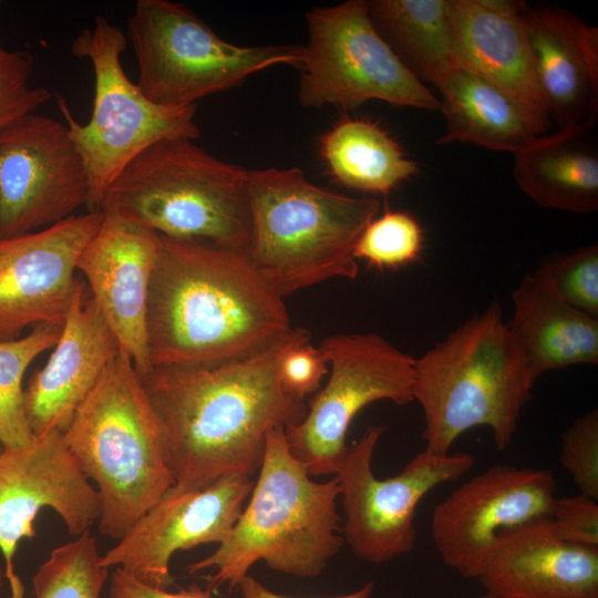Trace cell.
<instances>
[{"label": "cell", "instance_id": "52a82bcc", "mask_svg": "<svg viewBox=\"0 0 598 598\" xmlns=\"http://www.w3.org/2000/svg\"><path fill=\"white\" fill-rule=\"evenodd\" d=\"M110 209L162 236L249 258V171L213 156L194 140H163L142 152L106 190L100 210Z\"/></svg>", "mask_w": 598, "mask_h": 598}, {"label": "cell", "instance_id": "7a4b0ae2", "mask_svg": "<svg viewBox=\"0 0 598 598\" xmlns=\"http://www.w3.org/2000/svg\"><path fill=\"white\" fill-rule=\"evenodd\" d=\"M159 236L146 309L151 368L244 359L292 330L285 299L248 257Z\"/></svg>", "mask_w": 598, "mask_h": 598}, {"label": "cell", "instance_id": "9a60e30c", "mask_svg": "<svg viewBox=\"0 0 598 598\" xmlns=\"http://www.w3.org/2000/svg\"><path fill=\"white\" fill-rule=\"evenodd\" d=\"M44 507L52 508L74 537L90 530L101 514L97 491L56 430L33 435L21 447L0 450V553L11 598L24 596L14 570L18 545L35 536L34 520Z\"/></svg>", "mask_w": 598, "mask_h": 598}, {"label": "cell", "instance_id": "5b68a950", "mask_svg": "<svg viewBox=\"0 0 598 598\" xmlns=\"http://www.w3.org/2000/svg\"><path fill=\"white\" fill-rule=\"evenodd\" d=\"M63 436L95 485L99 529L107 537L121 539L175 485L162 424L132 359L121 349Z\"/></svg>", "mask_w": 598, "mask_h": 598}, {"label": "cell", "instance_id": "ba28073f", "mask_svg": "<svg viewBox=\"0 0 598 598\" xmlns=\"http://www.w3.org/2000/svg\"><path fill=\"white\" fill-rule=\"evenodd\" d=\"M125 32L102 16L71 43L75 58L90 61L94 100L90 120L73 116L64 96L55 93L70 136L81 155L90 183L86 212L100 210L102 199L126 166L151 145L168 138L196 141V105L164 106L152 102L126 75L122 54Z\"/></svg>", "mask_w": 598, "mask_h": 598}, {"label": "cell", "instance_id": "f546056e", "mask_svg": "<svg viewBox=\"0 0 598 598\" xmlns=\"http://www.w3.org/2000/svg\"><path fill=\"white\" fill-rule=\"evenodd\" d=\"M424 230L409 212L385 209L373 218L354 246V258L377 269H395L419 260Z\"/></svg>", "mask_w": 598, "mask_h": 598}, {"label": "cell", "instance_id": "7c38bea8", "mask_svg": "<svg viewBox=\"0 0 598 598\" xmlns=\"http://www.w3.org/2000/svg\"><path fill=\"white\" fill-rule=\"evenodd\" d=\"M384 432L369 425L348 447L334 477L346 514L343 540L360 559L380 564L410 553L416 540V508L436 486L456 481L474 465L468 453H417L402 471L380 478L372 470Z\"/></svg>", "mask_w": 598, "mask_h": 598}, {"label": "cell", "instance_id": "83f0119b", "mask_svg": "<svg viewBox=\"0 0 598 598\" xmlns=\"http://www.w3.org/2000/svg\"><path fill=\"white\" fill-rule=\"evenodd\" d=\"M63 324L42 323L18 339L0 342V444L25 445L33 437L24 410L22 379L33 360L53 348Z\"/></svg>", "mask_w": 598, "mask_h": 598}, {"label": "cell", "instance_id": "d4e9b609", "mask_svg": "<svg viewBox=\"0 0 598 598\" xmlns=\"http://www.w3.org/2000/svg\"><path fill=\"white\" fill-rule=\"evenodd\" d=\"M588 131H557L514 155L515 181L534 203L579 214L598 209V154L585 141Z\"/></svg>", "mask_w": 598, "mask_h": 598}, {"label": "cell", "instance_id": "30bf717a", "mask_svg": "<svg viewBox=\"0 0 598 598\" xmlns=\"http://www.w3.org/2000/svg\"><path fill=\"white\" fill-rule=\"evenodd\" d=\"M306 23L309 40L298 66L302 106L354 110L379 100L440 111V99L405 68L374 28L368 1L312 8Z\"/></svg>", "mask_w": 598, "mask_h": 598}, {"label": "cell", "instance_id": "e0dca14e", "mask_svg": "<svg viewBox=\"0 0 598 598\" xmlns=\"http://www.w3.org/2000/svg\"><path fill=\"white\" fill-rule=\"evenodd\" d=\"M103 212L74 215L50 227L0 237V342L42 323L63 324L83 282L79 257Z\"/></svg>", "mask_w": 598, "mask_h": 598}, {"label": "cell", "instance_id": "5bb4252c", "mask_svg": "<svg viewBox=\"0 0 598 598\" xmlns=\"http://www.w3.org/2000/svg\"><path fill=\"white\" fill-rule=\"evenodd\" d=\"M555 493L550 470L493 465L435 506L431 522L435 549L462 577L478 578L498 536L549 518Z\"/></svg>", "mask_w": 598, "mask_h": 598}, {"label": "cell", "instance_id": "f35d334b", "mask_svg": "<svg viewBox=\"0 0 598 598\" xmlns=\"http://www.w3.org/2000/svg\"><path fill=\"white\" fill-rule=\"evenodd\" d=\"M2 577H3V573H2V569L0 568V585H1Z\"/></svg>", "mask_w": 598, "mask_h": 598}, {"label": "cell", "instance_id": "d6a6232c", "mask_svg": "<svg viewBox=\"0 0 598 598\" xmlns=\"http://www.w3.org/2000/svg\"><path fill=\"white\" fill-rule=\"evenodd\" d=\"M560 463L581 495L598 499V411L576 417L564 432Z\"/></svg>", "mask_w": 598, "mask_h": 598}, {"label": "cell", "instance_id": "cb8c5ba5", "mask_svg": "<svg viewBox=\"0 0 598 598\" xmlns=\"http://www.w3.org/2000/svg\"><path fill=\"white\" fill-rule=\"evenodd\" d=\"M509 331L538 379L547 371L598 362V318L568 303L527 274L512 293Z\"/></svg>", "mask_w": 598, "mask_h": 598}, {"label": "cell", "instance_id": "484cf974", "mask_svg": "<svg viewBox=\"0 0 598 598\" xmlns=\"http://www.w3.org/2000/svg\"><path fill=\"white\" fill-rule=\"evenodd\" d=\"M368 12L382 39L422 83L437 89L460 68L450 0H372Z\"/></svg>", "mask_w": 598, "mask_h": 598}, {"label": "cell", "instance_id": "3957f363", "mask_svg": "<svg viewBox=\"0 0 598 598\" xmlns=\"http://www.w3.org/2000/svg\"><path fill=\"white\" fill-rule=\"evenodd\" d=\"M287 445L285 427L271 429L249 501L226 539L189 574L213 568L207 588L238 587L257 561L297 577H317L339 553L336 477L316 482Z\"/></svg>", "mask_w": 598, "mask_h": 598}, {"label": "cell", "instance_id": "8d00e7d4", "mask_svg": "<svg viewBox=\"0 0 598 598\" xmlns=\"http://www.w3.org/2000/svg\"><path fill=\"white\" fill-rule=\"evenodd\" d=\"M238 588L243 595V598H292L278 595L268 588H266L261 582H259L254 577L247 575L238 584ZM374 582L369 581L360 589L341 596L336 597H323V598H370L373 592Z\"/></svg>", "mask_w": 598, "mask_h": 598}, {"label": "cell", "instance_id": "9c48e42d", "mask_svg": "<svg viewBox=\"0 0 598 598\" xmlns=\"http://www.w3.org/2000/svg\"><path fill=\"white\" fill-rule=\"evenodd\" d=\"M143 94L164 106L196 105L278 64L298 68L302 45L240 47L219 38L185 6L138 0L125 32Z\"/></svg>", "mask_w": 598, "mask_h": 598}, {"label": "cell", "instance_id": "1f68e13d", "mask_svg": "<svg viewBox=\"0 0 598 598\" xmlns=\"http://www.w3.org/2000/svg\"><path fill=\"white\" fill-rule=\"evenodd\" d=\"M33 56L23 50H9L0 43V130L51 100L42 86L31 87Z\"/></svg>", "mask_w": 598, "mask_h": 598}, {"label": "cell", "instance_id": "d590c367", "mask_svg": "<svg viewBox=\"0 0 598 598\" xmlns=\"http://www.w3.org/2000/svg\"><path fill=\"white\" fill-rule=\"evenodd\" d=\"M209 588L193 584L178 591H167L145 584L121 568H114L106 598H214Z\"/></svg>", "mask_w": 598, "mask_h": 598}, {"label": "cell", "instance_id": "603a6c76", "mask_svg": "<svg viewBox=\"0 0 598 598\" xmlns=\"http://www.w3.org/2000/svg\"><path fill=\"white\" fill-rule=\"evenodd\" d=\"M445 133L439 144L467 143L513 155L538 144L551 125L480 75L457 68L436 89Z\"/></svg>", "mask_w": 598, "mask_h": 598}, {"label": "cell", "instance_id": "4316f807", "mask_svg": "<svg viewBox=\"0 0 598 598\" xmlns=\"http://www.w3.org/2000/svg\"><path fill=\"white\" fill-rule=\"evenodd\" d=\"M329 175L348 188L388 195L414 176L417 163L378 122L342 118L319 140Z\"/></svg>", "mask_w": 598, "mask_h": 598}, {"label": "cell", "instance_id": "8992f818", "mask_svg": "<svg viewBox=\"0 0 598 598\" xmlns=\"http://www.w3.org/2000/svg\"><path fill=\"white\" fill-rule=\"evenodd\" d=\"M249 259L280 297L333 278H357L354 246L379 215L378 199L317 186L297 167L249 171Z\"/></svg>", "mask_w": 598, "mask_h": 598}, {"label": "cell", "instance_id": "4fadbf2b", "mask_svg": "<svg viewBox=\"0 0 598 598\" xmlns=\"http://www.w3.org/2000/svg\"><path fill=\"white\" fill-rule=\"evenodd\" d=\"M90 183L65 123L31 113L0 130V237L37 231L87 207Z\"/></svg>", "mask_w": 598, "mask_h": 598}, {"label": "cell", "instance_id": "8fae6325", "mask_svg": "<svg viewBox=\"0 0 598 598\" xmlns=\"http://www.w3.org/2000/svg\"><path fill=\"white\" fill-rule=\"evenodd\" d=\"M329 378L300 422L285 429L291 454L310 476L334 475L355 415L377 401L413 402L415 359L374 332L337 333L319 344Z\"/></svg>", "mask_w": 598, "mask_h": 598}, {"label": "cell", "instance_id": "ac0fdd59", "mask_svg": "<svg viewBox=\"0 0 598 598\" xmlns=\"http://www.w3.org/2000/svg\"><path fill=\"white\" fill-rule=\"evenodd\" d=\"M101 212V225L82 250L76 271L85 277L120 349L143 375L151 369L146 309L161 236L121 212Z\"/></svg>", "mask_w": 598, "mask_h": 598}, {"label": "cell", "instance_id": "e575fe53", "mask_svg": "<svg viewBox=\"0 0 598 598\" xmlns=\"http://www.w3.org/2000/svg\"><path fill=\"white\" fill-rule=\"evenodd\" d=\"M554 532L564 540L598 547V503L581 494L555 499L549 517Z\"/></svg>", "mask_w": 598, "mask_h": 598}, {"label": "cell", "instance_id": "ab89813d", "mask_svg": "<svg viewBox=\"0 0 598 598\" xmlns=\"http://www.w3.org/2000/svg\"><path fill=\"white\" fill-rule=\"evenodd\" d=\"M1 450V448H0Z\"/></svg>", "mask_w": 598, "mask_h": 598}, {"label": "cell", "instance_id": "7402d4cb", "mask_svg": "<svg viewBox=\"0 0 598 598\" xmlns=\"http://www.w3.org/2000/svg\"><path fill=\"white\" fill-rule=\"evenodd\" d=\"M525 8L516 0H450L460 68L551 121L536 76Z\"/></svg>", "mask_w": 598, "mask_h": 598}, {"label": "cell", "instance_id": "f1b7e54d", "mask_svg": "<svg viewBox=\"0 0 598 598\" xmlns=\"http://www.w3.org/2000/svg\"><path fill=\"white\" fill-rule=\"evenodd\" d=\"M90 530L51 550L32 578L35 598H100L109 577Z\"/></svg>", "mask_w": 598, "mask_h": 598}, {"label": "cell", "instance_id": "44dd1931", "mask_svg": "<svg viewBox=\"0 0 598 598\" xmlns=\"http://www.w3.org/2000/svg\"><path fill=\"white\" fill-rule=\"evenodd\" d=\"M477 579L503 598H598V547L566 542L540 519L501 534Z\"/></svg>", "mask_w": 598, "mask_h": 598}, {"label": "cell", "instance_id": "d6986e66", "mask_svg": "<svg viewBox=\"0 0 598 598\" xmlns=\"http://www.w3.org/2000/svg\"><path fill=\"white\" fill-rule=\"evenodd\" d=\"M43 368L24 389V410L33 435L63 432L75 410L120 351L118 342L84 285L66 315Z\"/></svg>", "mask_w": 598, "mask_h": 598}, {"label": "cell", "instance_id": "ffe728a7", "mask_svg": "<svg viewBox=\"0 0 598 598\" xmlns=\"http://www.w3.org/2000/svg\"><path fill=\"white\" fill-rule=\"evenodd\" d=\"M539 89L558 131L594 128L598 113V30L556 6L526 4Z\"/></svg>", "mask_w": 598, "mask_h": 598}, {"label": "cell", "instance_id": "6da1fadb", "mask_svg": "<svg viewBox=\"0 0 598 598\" xmlns=\"http://www.w3.org/2000/svg\"><path fill=\"white\" fill-rule=\"evenodd\" d=\"M308 333L292 328L269 348L244 359L152 367L141 375L163 427L176 487L202 488L230 473L252 476L260 467L267 433L302 420L307 404L285 390L279 363Z\"/></svg>", "mask_w": 598, "mask_h": 598}, {"label": "cell", "instance_id": "277c9868", "mask_svg": "<svg viewBox=\"0 0 598 598\" xmlns=\"http://www.w3.org/2000/svg\"><path fill=\"white\" fill-rule=\"evenodd\" d=\"M413 401L424 416L425 448L447 454L466 431L487 426L499 451L517 431L537 378L498 301L415 359Z\"/></svg>", "mask_w": 598, "mask_h": 598}, {"label": "cell", "instance_id": "2e32d148", "mask_svg": "<svg viewBox=\"0 0 598 598\" xmlns=\"http://www.w3.org/2000/svg\"><path fill=\"white\" fill-rule=\"evenodd\" d=\"M251 476L226 474L202 488L172 486L101 556V565L121 568L151 586L174 584L169 563L179 550L223 543L252 489Z\"/></svg>", "mask_w": 598, "mask_h": 598}, {"label": "cell", "instance_id": "4dcf8cb0", "mask_svg": "<svg viewBox=\"0 0 598 598\" xmlns=\"http://www.w3.org/2000/svg\"><path fill=\"white\" fill-rule=\"evenodd\" d=\"M575 308L598 318V246L547 257L533 271Z\"/></svg>", "mask_w": 598, "mask_h": 598}, {"label": "cell", "instance_id": "836d02e7", "mask_svg": "<svg viewBox=\"0 0 598 598\" xmlns=\"http://www.w3.org/2000/svg\"><path fill=\"white\" fill-rule=\"evenodd\" d=\"M329 372L328 363L319 347L310 341V333L293 343L279 363V378L285 390L297 399L305 400L321 388Z\"/></svg>", "mask_w": 598, "mask_h": 598}, {"label": "cell", "instance_id": "74e56055", "mask_svg": "<svg viewBox=\"0 0 598 598\" xmlns=\"http://www.w3.org/2000/svg\"><path fill=\"white\" fill-rule=\"evenodd\" d=\"M482 598H503V597L497 596V595H494V594H491V592H487V594L484 595Z\"/></svg>", "mask_w": 598, "mask_h": 598}]
</instances>
